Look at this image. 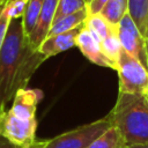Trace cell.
I'll use <instances>...</instances> for the list:
<instances>
[{"mask_svg":"<svg viewBox=\"0 0 148 148\" xmlns=\"http://www.w3.org/2000/svg\"><path fill=\"white\" fill-rule=\"evenodd\" d=\"M9 1H10V0H0V9H1L2 7H5Z\"/></svg>","mask_w":148,"mask_h":148,"instance_id":"cb8c5ba5","label":"cell"},{"mask_svg":"<svg viewBox=\"0 0 148 148\" xmlns=\"http://www.w3.org/2000/svg\"><path fill=\"white\" fill-rule=\"evenodd\" d=\"M88 15H89V9H88V7H86V8L81 9V10H79V12H75L73 14H69V15L58 20L57 22H54L52 24L47 36L62 34V32L73 30L75 28L84 24Z\"/></svg>","mask_w":148,"mask_h":148,"instance_id":"8fae6325","label":"cell"},{"mask_svg":"<svg viewBox=\"0 0 148 148\" xmlns=\"http://www.w3.org/2000/svg\"><path fill=\"white\" fill-rule=\"evenodd\" d=\"M109 0H88V9L90 14H99L104 5Z\"/></svg>","mask_w":148,"mask_h":148,"instance_id":"44dd1931","label":"cell"},{"mask_svg":"<svg viewBox=\"0 0 148 148\" xmlns=\"http://www.w3.org/2000/svg\"><path fill=\"white\" fill-rule=\"evenodd\" d=\"M146 52H147V71H148V38H146Z\"/></svg>","mask_w":148,"mask_h":148,"instance_id":"d4e9b609","label":"cell"},{"mask_svg":"<svg viewBox=\"0 0 148 148\" xmlns=\"http://www.w3.org/2000/svg\"><path fill=\"white\" fill-rule=\"evenodd\" d=\"M88 148H127V143L116 126L109 127Z\"/></svg>","mask_w":148,"mask_h":148,"instance_id":"4fadbf2b","label":"cell"},{"mask_svg":"<svg viewBox=\"0 0 148 148\" xmlns=\"http://www.w3.org/2000/svg\"><path fill=\"white\" fill-rule=\"evenodd\" d=\"M86 27L92 34H95L101 42L105 37H108L111 32H113L116 29V27L111 25L101 14H90V13L86 20Z\"/></svg>","mask_w":148,"mask_h":148,"instance_id":"2e32d148","label":"cell"},{"mask_svg":"<svg viewBox=\"0 0 148 148\" xmlns=\"http://www.w3.org/2000/svg\"><path fill=\"white\" fill-rule=\"evenodd\" d=\"M43 2H44V0H28L24 14L21 18L22 28H23L24 35L27 37H29V35L31 34V31L34 30V28L36 25Z\"/></svg>","mask_w":148,"mask_h":148,"instance_id":"9a60e30c","label":"cell"},{"mask_svg":"<svg viewBox=\"0 0 148 148\" xmlns=\"http://www.w3.org/2000/svg\"><path fill=\"white\" fill-rule=\"evenodd\" d=\"M10 21L12 20L9 18V16L7 14L6 6H5L0 9V51H1V47L3 45V42H5L6 35H7V30H8Z\"/></svg>","mask_w":148,"mask_h":148,"instance_id":"ffe728a7","label":"cell"},{"mask_svg":"<svg viewBox=\"0 0 148 148\" xmlns=\"http://www.w3.org/2000/svg\"><path fill=\"white\" fill-rule=\"evenodd\" d=\"M128 0H109L99 14L113 27H117L123 17L127 14Z\"/></svg>","mask_w":148,"mask_h":148,"instance_id":"5bb4252c","label":"cell"},{"mask_svg":"<svg viewBox=\"0 0 148 148\" xmlns=\"http://www.w3.org/2000/svg\"><path fill=\"white\" fill-rule=\"evenodd\" d=\"M0 148H20V147L12 143L9 140H7L6 138L0 135Z\"/></svg>","mask_w":148,"mask_h":148,"instance_id":"7402d4cb","label":"cell"},{"mask_svg":"<svg viewBox=\"0 0 148 148\" xmlns=\"http://www.w3.org/2000/svg\"><path fill=\"white\" fill-rule=\"evenodd\" d=\"M83 25L84 24H82V25H80L73 30L62 32V34L47 36L44 39V42L40 44V46L38 47V51L46 59H49L50 57H53L56 54H59L64 51H67L68 49L75 46L76 37H77L79 32L81 31V29L83 28Z\"/></svg>","mask_w":148,"mask_h":148,"instance_id":"30bf717a","label":"cell"},{"mask_svg":"<svg viewBox=\"0 0 148 148\" xmlns=\"http://www.w3.org/2000/svg\"><path fill=\"white\" fill-rule=\"evenodd\" d=\"M87 1H88V0H87Z\"/></svg>","mask_w":148,"mask_h":148,"instance_id":"4316f807","label":"cell"},{"mask_svg":"<svg viewBox=\"0 0 148 148\" xmlns=\"http://www.w3.org/2000/svg\"><path fill=\"white\" fill-rule=\"evenodd\" d=\"M112 126L123 134L127 146L148 145V96L119 92L108 113Z\"/></svg>","mask_w":148,"mask_h":148,"instance_id":"7a4b0ae2","label":"cell"},{"mask_svg":"<svg viewBox=\"0 0 148 148\" xmlns=\"http://www.w3.org/2000/svg\"><path fill=\"white\" fill-rule=\"evenodd\" d=\"M86 7H88L87 0H58L53 23L69 14L79 12Z\"/></svg>","mask_w":148,"mask_h":148,"instance_id":"e0dca14e","label":"cell"},{"mask_svg":"<svg viewBox=\"0 0 148 148\" xmlns=\"http://www.w3.org/2000/svg\"><path fill=\"white\" fill-rule=\"evenodd\" d=\"M37 120L15 117L8 110L0 111V135L20 148H38L42 140L36 139Z\"/></svg>","mask_w":148,"mask_h":148,"instance_id":"5b68a950","label":"cell"},{"mask_svg":"<svg viewBox=\"0 0 148 148\" xmlns=\"http://www.w3.org/2000/svg\"><path fill=\"white\" fill-rule=\"evenodd\" d=\"M45 60L30 45L21 18L12 20L0 51V111L6 110L20 89L27 88L31 76Z\"/></svg>","mask_w":148,"mask_h":148,"instance_id":"6da1fadb","label":"cell"},{"mask_svg":"<svg viewBox=\"0 0 148 148\" xmlns=\"http://www.w3.org/2000/svg\"><path fill=\"white\" fill-rule=\"evenodd\" d=\"M75 46L79 47L81 53L92 64L102 66V67H108L112 69H117V66L113 61H111L103 52L102 46H101V40L98 37L92 34L87 27L86 23L81 31L79 32L76 40H75Z\"/></svg>","mask_w":148,"mask_h":148,"instance_id":"52a82bcc","label":"cell"},{"mask_svg":"<svg viewBox=\"0 0 148 148\" xmlns=\"http://www.w3.org/2000/svg\"><path fill=\"white\" fill-rule=\"evenodd\" d=\"M119 76V92L148 96V71L125 50H120L116 61Z\"/></svg>","mask_w":148,"mask_h":148,"instance_id":"277c9868","label":"cell"},{"mask_svg":"<svg viewBox=\"0 0 148 148\" xmlns=\"http://www.w3.org/2000/svg\"><path fill=\"white\" fill-rule=\"evenodd\" d=\"M116 34L123 50L139 60L147 68L146 38L141 35L128 14H126L116 27Z\"/></svg>","mask_w":148,"mask_h":148,"instance_id":"8992f818","label":"cell"},{"mask_svg":"<svg viewBox=\"0 0 148 148\" xmlns=\"http://www.w3.org/2000/svg\"><path fill=\"white\" fill-rule=\"evenodd\" d=\"M146 38H148V30H147V35H146Z\"/></svg>","mask_w":148,"mask_h":148,"instance_id":"484cf974","label":"cell"},{"mask_svg":"<svg viewBox=\"0 0 148 148\" xmlns=\"http://www.w3.org/2000/svg\"><path fill=\"white\" fill-rule=\"evenodd\" d=\"M43 97V92L39 89H20L13 101L8 111L17 118L31 120L36 119V110L39 101Z\"/></svg>","mask_w":148,"mask_h":148,"instance_id":"ba28073f","label":"cell"},{"mask_svg":"<svg viewBox=\"0 0 148 148\" xmlns=\"http://www.w3.org/2000/svg\"><path fill=\"white\" fill-rule=\"evenodd\" d=\"M111 126V120L106 114L104 118L81 125L52 139L42 140L38 148H88Z\"/></svg>","mask_w":148,"mask_h":148,"instance_id":"3957f363","label":"cell"},{"mask_svg":"<svg viewBox=\"0 0 148 148\" xmlns=\"http://www.w3.org/2000/svg\"><path fill=\"white\" fill-rule=\"evenodd\" d=\"M127 148H148V145H135V146H127Z\"/></svg>","mask_w":148,"mask_h":148,"instance_id":"603a6c76","label":"cell"},{"mask_svg":"<svg viewBox=\"0 0 148 148\" xmlns=\"http://www.w3.org/2000/svg\"><path fill=\"white\" fill-rule=\"evenodd\" d=\"M28 0H10L6 5V10L10 20H18L22 18Z\"/></svg>","mask_w":148,"mask_h":148,"instance_id":"d6986e66","label":"cell"},{"mask_svg":"<svg viewBox=\"0 0 148 148\" xmlns=\"http://www.w3.org/2000/svg\"><path fill=\"white\" fill-rule=\"evenodd\" d=\"M127 14L146 38L148 30V0H128Z\"/></svg>","mask_w":148,"mask_h":148,"instance_id":"7c38bea8","label":"cell"},{"mask_svg":"<svg viewBox=\"0 0 148 148\" xmlns=\"http://www.w3.org/2000/svg\"><path fill=\"white\" fill-rule=\"evenodd\" d=\"M101 46H102V50L104 52V54L116 64L117 61V58L119 56V52L120 50L123 49L121 45H120V42L117 37V34H116V29L113 32H111L108 37H105L102 42H101Z\"/></svg>","mask_w":148,"mask_h":148,"instance_id":"ac0fdd59","label":"cell"},{"mask_svg":"<svg viewBox=\"0 0 148 148\" xmlns=\"http://www.w3.org/2000/svg\"><path fill=\"white\" fill-rule=\"evenodd\" d=\"M57 5H58V0H44L43 2L36 25L28 37L30 45L36 50H38L40 44L49 35V31L53 24Z\"/></svg>","mask_w":148,"mask_h":148,"instance_id":"9c48e42d","label":"cell"}]
</instances>
